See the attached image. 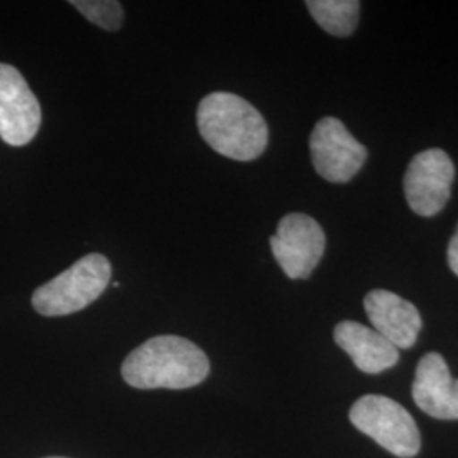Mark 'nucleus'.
Returning a JSON list of instances; mask_svg holds the SVG:
<instances>
[{"mask_svg": "<svg viewBox=\"0 0 458 458\" xmlns=\"http://www.w3.org/2000/svg\"><path fill=\"white\" fill-rule=\"evenodd\" d=\"M270 246L287 277L308 278L325 255L327 236L311 216L291 213L280 219Z\"/></svg>", "mask_w": 458, "mask_h": 458, "instance_id": "39448f33", "label": "nucleus"}, {"mask_svg": "<svg viewBox=\"0 0 458 458\" xmlns=\"http://www.w3.org/2000/svg\"><path fill=\"white\" fill-rule=\"evenodd\" d=\"M41 106L24 77L0 64V138L11 147L28 145L39 131Z\"/></svg>", "mask_w": 458, "mask_h": 458, "instance_id": "6e6552de", "label": "nucleus"}, {"mask_svg": "<svg viewBox=\"0 0 458 458\" xmlns=\"http://www.w3.org/2000/svg\"><path fill=\"white\" fill-rule=\"evenodd\" d=\"M446 257H448V265H450L452 272H454V274L458 277V226L457 231H455V234H454V236H452V240H450Z\"/></svg>", "mask_w": 458, "mask_h": 458, "instance_id": "4468645a", "label": "nucleus"}, {"mask_svg": "<svg viewBox=\"0 0 458 458\" xmlns=\"http://www.w3.org/2000/svg\"><path fill=\"white\" fill-rule=\"evenodd\" d=\"M208 355L174 335L140 344L123 363V378L134 389H189L209 376Z\"/></svg>", "mask_w": 458, "mask_h": 458, "instance_id": "f257e3e1", "label": "nucleus"}, {"mask_svg": "<svg viewBox=\"0 0 458 458\" xmlns=\"http://www.w3.org/2000/svg\"><path fill=\"white\" fill-rule=\"evenodd\" d=\"M70 5L106 31H117L123 26L124 11L114 0H72Z\"/></svg>", "mask_w": 458, "mask_h": 458, "instance_id": "ddd939ff", "label": "nucleus"}, {"mask_svg": "<svg viewBox=\"0 0 458 458\" xmlns=\"http://www.w3.org/2000/svg\"><path fill=\"white\" fill-rule=\"evenodd\" d=\"M350 421L395 457H416L421 450L416 421L389 397L363 395L352 406Z\"/></svg>", "mask_w": 458, "mask_h": 458, "instance_id": "20e7f679", "label": "nucleus"}, {"mask_svg": "<svg viewBox=\"0 0 458 458\" xmlns=\"http://www.w3.org/2000/svg\"><path fill=\"white\" fill-rule=\"evenodd\" d=\"M197 126L204 141L231 160H257L268 145L263 115L236 94L213 92L202 98L197 109Z\"/></svg>", "mask_w": 458, "mask_h": 458, "instance_id": "f03ea898", "label": "nucleus"}, {"mask_svg": "<svg viewBox=\"0 0 458 458\" xmlns=\"http://www.w3.org/2000/svg\"><path fill=\"white\" fill-rule=\"evenodd\" d=\"M412 399L418 408L437 420H458V378L440 353H426L418 363L412 382Z\"/></svg>", "mask_w": 458, "mask_h": 458, "instance_id": "1a4fd4ad", "label": "nucleus"}, {"mask_svg": "<svg viewBox=\"0 0 458 458\" xmlns=\"http://www.w3.org/2000/svg\"><path fill=\"white\" fill-rule=\"evenodd\" d=\"M312 165L331 183L352 181L367 162V148L336 117H323L310 138Z\"/></svg>", "mask_w": 458, "mask_h": 458, "instance_id": "423d86ee", "label": "nucleus"}, {"mask_svg": "<svg viewBox=\"0 0 458 458\" xmlns=\"http://www.w3.org/2000/svg\"><path fill=\"white\" fill-rule=\"evenodd\" d=\"M308 11L327 33L346 38L359 26L360 2L359 0H310Z\"/></svg>", "mask_w": 458, "mask_h": 458, "instance_id": "f8f14e48", "label": "nucleus"}, {"mask_svg": "<svg viewBox=\"0 0 458 458\" xmlns=\"http://www.w3.org/2000/svg\"><path fill=\"white\" fill-rule=\"evenodd\" d=\"M51 458H62V457H51Z\"/></svg>", "mask_w": 458, "mask_h": 458, "instance_id": "2eb2a0df", "label": "nucleus"}, {"mask_svg": "<svg viewBox=\"0 0 458 458\" xmlns=\"http://www.w3.org/2000/svg\"><path fill=\"white\" fill-rule=\"evenodd\" d=\"M454 179L455 166L443 149L418 153L404 175V196L412 213L423 217L440 213L452 194Z\"/></svg>", "mask_w": 458, "mask_h": 458, "instance_id": "0eeeda50", "label": "nucleus"}, {"mask_svg": "<svg viewBox=\"0 0 458 458\" xmlns=\"http://www.w3.org/2000/svg\"><path fill=\"white\" fill-rule=\"evenodd\" d=\"M111 276V263L104 255H85L65 272L34 291V310L49 318L82 311L104 294Z\"/></svg>", "mask_w": 458, "mask_h": 458, "instance_id": "7ed1b4c3", "label": "nucleus"}, {"mask_svg": "<svg viewBox=\"0 0 458 458\" xmlns=\"http://www.w3.org/2000/svg\"><path fill=\"white\" fill-rule=\"evenodd\" d=\"M335 342L363 374H380L399 360V350L391 342L357 321H342L335 327Z\"/></svg>", "mask_w": 458, "mask_h": 458, "instance_id": "9b49d317", "label": "nucleus"}, {"mask_svg": "<svg viewBox=\"0 0 458 458\" xmlns=\"http://www.w3.org/2000/svg\"><path fill=\"white\" fill-rule=\"evenodd\" d=\"M363 306L377 333L397 350H406L416 344L423 321L412 302L389 291L377 289L367 294Z\"/></svg>", "mask_w": 458, "mask_h": 458, "instance_id": "9d476101", "label": "nucleus"}]
</instances>
